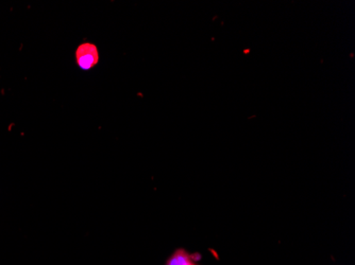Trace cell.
<instances>
[{"instance_id":"1","label":"cell","mask_w":355,"mask_h":265,"mask_svg":"<svg viewBox=\"0 0 355 265\" xmlns=\"http://www.w3.org/2000/svg\"><path fill=\"white\" fill-rule=\"evenodd\" d=\"M76 61L83 71L94 68L99 62L98 49L94 44H81L76 51Z\"/></svg>"},{"instance_id":"2","label":"cell","mask_w":355,"mask_h":265,"mask_svg":"<svg viewBox=\"0 0 355 265\" xmlns=\"http://www.w3.org/2000/svg\"><path fill=\"white\" fill-rule=\"evenodd\" d=\"M167 265H196L184 250H178L167 261Z\"/></svg>"}]
</instances>
